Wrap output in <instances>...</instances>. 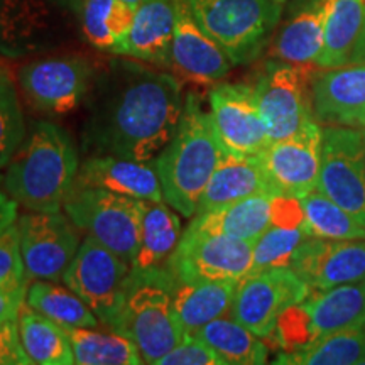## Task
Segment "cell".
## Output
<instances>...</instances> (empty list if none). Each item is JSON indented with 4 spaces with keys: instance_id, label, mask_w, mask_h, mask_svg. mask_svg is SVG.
<instances>
[{
    "instance_id": "cell-1",
    "label": "cell",
    "mask_w": 365,
    "mask_h": 365,
    "mask_svg": "<svg viewBox=\"0 0 365 365\" xmlns=\"http://www.w3.org/2000/svg\"><path fill=\"white\" fill-rule=\"evenodd\" d=\"M91 102L83 145L93 156L156 161L180 127L181 83L134 63H113Z\"/></svg>"
},
{
    "instance_id": "cell-2",
    "label": "cell",
    "mask_w": 365,
    "mask_h": 365,
    "mask_svg": "<svg viewBox=\"0 0 365 365\" xmlns=\"http://www.w3.org/2000/svg\"><path fill=\"white\" fill-rule=\"evenodd\" d=\"M78 171L70 134L51 122H38L7 164L4 186L29 212H59L76 188Z\"/></svg>"
},
{
    "instance_id": "cell-3",
    "label": "cell",
    "mask_w": 365,
    "mask_h": 365,
    "mask_svg": "<svg viewBox=\"0 0 365 365\" xmlns=\"http://www.w3.org/2000/svg\"><path fill=\"white\" fill-rule=\"evenodd\" d=\"M223 153L212 117L200 98L190 93L176 135L156 158L164 202L182 217H195Z\"/></svg>"
},
{
    "instance_id": "cell-4",
    "label": "cell",
    "mask_w": 365,
    "mask_h": 365,
    "mask_svg": "<svg viewBox=\"0 0 365 365\" xmlns=\"http://www.w3.org/2000/svg\"><path fill=\"white\" fill-rule=\"evenodd\" d=\"M176 282L168 267L130 269L127 276L124 303L113 330L134 341L144 364L158 365L185 339L173 299Z\"/></svg>"
},
{
    "instance_id": "cell-5",
    "label": "cell",
    "mask_w": 365,
    "mask_h": 365,
    "mask_svg": "<svg viewBox=\"0 0 365 365\" xmlns=\"http://www.w3.org/2000/svg\"><path fill=\"white\" fill-rule=\"evenodd\" d=\"M195 19L234 65L262 53L281 19V0H190Z\"/></svg>"
},
{
    "instance_id": "cell-6",
    "label": "cell",
    "mask_w": 365,
    "mask_h": 365,
    "mask_svg": "<svg viewBox=\"0 0 365 365\" xmlns=\"http://www.w3.org/2000/svg\"><path fill=\"white\" fill-rule=\"evenodd\" d=\"M63 208L81 232L132 266L139 249L145 202L102 188H75Z\"/></svg>"
},
{
    "instance_id": "cell-7",
    "label": "cell",
    "mask_w": 365,
    "mask_h": 365,
    "mask_svg": "<svg viewBox=\"0 0 365 365\" xmlns=\"http://www.w3.org/2000/svg\"><path fill=\"white\" fill-rule=\"evenodd\" d=\"M313 71L309 65L269 61L254 85L255 102L266 124L269 144L294 135L309 122L313 112Z\"/></svg>"
},
{
    "instance_id": "cell-8",
    "label": "cell",
    "mask_w": 365,
    "mask_h": 365,
    "mask_svg": "<svg viewBox=\"0 0 365 365\" xmlns=\"http://www.w3.org/2000/svg\"><path fill=\"white\" fill-rule=\"evenodd\" d=\"M252 264L254 242L186 228L166 267L180 282L242 281Z\"/></svg>"
},
{
    "instance_id": "cell-9",
    "label": "cell",
    "mask_w": 365,
    "mask_h": 365,
    "mask_svg": "<svg viewBox=\"0 0 365 365\" xmlns=\"http://www.w3.org/2000/svg\"><path fill=\"white\" fill-rule=\"evenodd\" d=\"M130 264L91 237L80 244L63 281L97 314L100 325L113 330L124 303Z\"/></svg>"
},
{
    "instance_id": "cell-10",
    "label": "cell",
    "mask_w": 365,
    "mask_h": 365,
    "mask_svg": "<svg viewBox=\"0 0 365 365\" xmlns=\"http://www.w3.org/2000/svg\"><path fill=\"white\" fill-rule=\"evenodd\" d=\"M317 190L365 227V139L355 127L322 129V163Z\"/></svg>"
},
{
    "instance_id": "cell-11",
    "label": "cell",
    "mask_w": 365,
    "mask_h": 365,
    "mask_svg": "<svg viewBox=\"0 0 365 365\" xmlns=\"http://www.w3.org/2000/svg\"><path fill=\"white\" fill-rule=\"evenodd\" d=\"M308 294V284L291 267L250 272L239 281L230 318L266 339L276 330L281 314L307 299Z\"/></svg>"
},
{
    "instance_id": "cell-12",
    "label": "cell",
    "mask_w": 365,
    "mask_h": 365,
    "mask_svg": "<svg viewBox=\"0 0 365 365\" xmlns=\"http://www.w3.org/2000/svg\"><path fill=\"white\" fill-rule=\"evenodd\" d=\"M93 70L78 54L34 59L21 66L17 81L27 102L41 112L65 115L80 107L90 91Z\"/></svg>"
},
{
    "instance_id": "cell-13",
    "label": "cell",
    "mask_w": 365,
    "mask_h": 365,
    "mask_svg": "<svg viewBox=\"0 0 365 365\" xmlns=\"http://www.w3.org/2000/svg\"><path fill=\"white\" fill-rule=\"evenodd\" d=\"M27 279L59 281L80 249V228L61 212H29L17 218Z\"/></svg>"
},
{
    "instance_id": "cell-14",
    "label": "cell",
    "mask_w": 365,
    "mask_h": 365,
    "mask_svg": "<svg viewBox=\"0 0 365 365\" xmlns=\"http://www.w3.org/2000/svg\"><path fill=\"white\" fill-rule=\"evenodd\" d=\"M210 117L225 153L234 156H259L269 145L254 86L220 83L210 91Z\"/></svg>"
},
{
    "instance_id": "cell-15",
    "label": "cell",
    "mask_w": 365,
    "mask_h": 365,
    "mask_svg": "<svg viewBox=\"0 0 365 365\" xmlns=\"http://www.w3.org/2000/svg\"><path fill=\"white\" fill-rule=\"evenodd\" d=\"M259 158L277 195L303 198L317 190L322 163L319 122H309L294 135L271 143Z\"/></svg>"
},
{
    "instance_id": "cell-16",
    "label": "cell",
    "mask_w": 365,
    "mask_h": 365,
    "mask_svg": "<svg viewBox=\"0 0 365 365\" xmlns=\"http://www.w3.org/2000/svg\"><path fill=\"white\" fill-rule=\"evenodd\" d=\"M175 38L171 68L176 75L196 85H215L225 78L234 63L215 39L205 33L195 19L190 0H173Z\"/></svg>"
},
{
    "instance_id": "cell-17",
    "label": "cell",
    "mask_w": 365,
    "mask_h": 365,
    "mask_svg": "<svg viewBox=\"0 0 365 365\" xmlns=\"http://www.w3.org/2000/svg\"><path fill=\"white\" fill-rule=\"evenodd\" d=\"M289 267L307 282L309 293L365 279V239L327 240L308 237Z\"/></svg>"
},
{
    "instance_id": "cell-18",
    "label": "cell",
    "mask_w": 365,
    "mask_h": 365,
    "mask_svg": "<svg viewBox=\"0 0 365 365\" xmlns=\"http://www.w3.org/2000/svg\"><path fill=\"white\" fill-rule=\"evenodd\" d=\"M312 95L319 124L365 127V63L319 73L313 78Z\"/></svg>"
},
{
    "instance_id": "cell-19",
    "label": "cell",
    "mask_w": 365,
    "mask_h": 365,
    "mask_svg": "<svg viewBox=\"0 0 365 365\" xmlns=\"http://www.w3.org/2000/svg\"><path fill=\"white\" fill-rule=\"evenodd\" d=\"M76 188H102L143 202H164L156 161L90 156L80 166Z\"/></svg>"
},
{
    "instance_id": "cell-20",
    "label": "cell",
    "mask_w": 365,
    "mask_h": 365,
    "mask_svg": "<svg viewBox=\"0 0 365 365\" xmlns=\"http://www.w3.org/2000/svg\"><path fill=\"white\" fill-rule=\"evenodd\" d=\"M274 193L259 156H234L223 153L200 200L196 215L228 207L249 196Z\"/></svg>"
},
{
    "instance_id": "cell-21",
    "label": "cell",
    "mask_w": 365,
    "mask_h": 365,
    "mask_svg": "<svg viewBox=\"0 0 365 365\" xmlns=\"http://www.w3.org/2000/svg\"><path fill=\"white\" fill-rule=\"evenodd\" d=\"M175 38L173 0H143L118 56L171 68V46Z\"/></svg>"
},
{
    "instance_id": "cell-22",
    "label": "cell",
    "mask_w": 365,
    "mask_h": 365,
    "mask_svg": "<svg viewBox=\"0 0 365 365\" xmlns=\"http://www.w3.org/2000/svg\"><path fill=\"white\" fill-rule=\"evenodd\" d=\"M314 340L330 333L365 328V279L327 291H314L301 301Z\"/></svg>"
},
{
    "instance_id": "cell-23",
    "label": "cell",
    "mask_w": 365,
    "mask_h": 365,
    "mask_svg": "<svg viewBox=\"0 0 365 365\" xmlns=\"http://www.w3.org/2000/svg\"><path fill=\"white\" fill-rule=\"evenodd\" d=\"M331 0H312L282 26L271 46V56L291 65H317L325 43Z\"/></svg>"
},
{
    "instance_id": "cell-24",
    "label": "cell",
    "mask_w": 365,
    "mask_h": 365,
    "mask_svg": "<svg viewBox=\"0 0 365 365\" xmlns=\"http://www.w3.org/2000/svg\"><path fill=\"white\" fill-rule=\"evenodd\" d=\"M239 281L176 282L175 309L185 335H196L213 319L230 313Z\"/></svg>"
},
{
    "instance_id": "cell-25",
    "label": "cell",
    "mask_w": 365,
    "mask_h": 365,
    "mask_svg": "<svg viewBox=\"0 0 365 365\" xmlns=\"http://www.w3.org/2000/svg\"><path fill=\"white\" fill-rule=\"evenodd\" d=\"M274 193H259L228 207L195 215L188 228L255 242L271 227V202Z\"/></svg>"
},
{
    "instance_id": "cell-26",
    "label": "cell",
    "mask_w": 365,
    "mask_h": 365,
    "mask_svg": "<svg viewBox=\"0 0 365 365\" xmlns=\"http://www.w3.org/2000/svg\"><path fill=\"white\" fill-rule=\"evenodd\" d=\"M135 11L137 6L125 0H80L81 33L93 48L118 54L134 24Z\"/></svg>"
},
{
    "instance_id": "cell-27",
    "label": "cell",
    "mask_w": 365,
    "mask_h": 365,
    "mask_svg": "<svg viewBox=\"0 0 365 365\" xmlns=\"http://www.w3.org/2000/svg\"><path fill=\"white\" fill-rule=\"evenodd\" d=\"M181 239V220L166 202H145L140 240L130 269L166 267Z\"/></svg>"
},
{
    "instance_id": "cell-28",
    "label": "cell",
    "mask_w": 365,
    "mask_h": 365,
    "mask_svg": "<svg viewBox=\"0 0 365 365\" xmlns=\"http://www.w3.org/2000/svg\"><path fill=\"white\" fill-rule=\"evenodd\" d=\"M22 349L31 364L71 365L75 364L71 341L65 327L24 304L17 318Z\"/></svg>"
},
{
    "instance_id": "cell-29",
    "label": "cell",
    "mask_w": 365,
    "mask_h": 365,
    "mask_svg": "<svg viewBox=\"0 0 365 365\" xmlns=\"http://www.w3.org/2000/svg\"><path fill=\"white\" fill-rule=\"evenodd\" d=\"M365 21V0H331L325 26V43L317 66L322 70L350 63Z\"/></svg>"
},
{
    "instance_id": "cell-30",
    "label": "cell",
    "mask_w": 365,
    "mask_h": 365,
    "mask_svg": "<svg viewBox=\"0 0 365 365\" xmlns=\"http://www.w3.org/2000/svg\"><path fill=\"white\" fill-rule=\"evenodd\" d=\"M75 364L78 365H139V349L124 333L97 328H66Z\"/></svg>"
},
{
    "instance_id": "cell-31",
    "label": "cell",
    "mask_w": 365,
    "mask_h": 365,
    "mask_svg": "<svg viewBox=\"0 0 365 365\" xmlns=\"http://www.w3.org/2000/svg\"><path fill=\"white\" fill-rule=\"evenodd\" d=\"M26 304L65 328H97V314L70 287L36 279L27 286Z\"/></svg>"
},
{
    "instance_id": "cell-32",
    "label": "cell",
    "mask_w": 365,
    "mask_h": 365,
    "mask_svg": "<svg viewBox=\"0 0 365 365\" xmlns=\"http://www.w3.org/2000/svg\"><path fill=\"white\" fill-rule=\"evenodd\" d=\"M196 336L212 346L227 364L261 365L267 362L269 350L261 336L254 335L234 318L213 319L198 330Z\"/></svg>"
},
{
    "instance_id": "cell-33",
    "label": "cell",
    "mask_w": 365,
    "mask_h": 365,
    "mask_svg": "<svg viewBox=\"0 0 365 365\" xmlns=\"http://www.w3.org/2000/svg\"><path fill=\"white\" fill-rule=\"evenodd\" d=\"M277 364L365 365V328L318 336L312 344L281 355Z\"/></svg>"
},
{
    "instance_id": "cell-34",
    "label": "cell",
    "mask_w": 365,
    "mask_h": 365,
    "mask_svg": "<svg viewBox=\"0 0 365 365\" xmlns=\"http://www.w3.org/2000/svg\"><path fill=\"white\" fill-rule=\"evenodd\" d=\"M299 200L304 212V230L309 237L327 240L365 239V227L322 191L313 190Z\"/></svg>"
},
{
    "instance_id": "cell-35",
    "label": "cell",
    "mask_w": 365,
    "mask_h": 365,
    "mask_svg": "<svg viewBox=\"0 0 365 365\" xmlns=\"http://www.w3.org/2000/svg\"><path fill=\"white\" fill-rule=\"evenodd\" d=\"M308 237L304 228L271 225L254 242L252 272L272 267H289L296 250Z\"/></svg>"
},
{
    "instance_id": "cell-36",
    "label": "cell",
    "mask_w": 365,
    "mask_h": 365,
    "mask_svg": "<svg viewBox=\"0 0 365 365\" xmlns=\"http://www.w3.org/2000/svg\"><path fill=\"white\" fill-rule=\"evenodd\" d=\"M26 137L24 115L9 75L0 76V170L6 168Z\"/></svg>"
},
{
    "instance_id": "cell-37",
    "label": "cell",
    "mask_w": 365,
    "mask_h": 365,
    "mask_svg": "<svg viewBox=\"0 0 365 365\" xmlns=\"http://www.w3.org/2000/svg\"><path fill=\"white\" fill-rule=\"evenodd\" d=\"M27 274L21 252L17 222L0 234V286L27 287Z\"/></svg>"
},
{
    "instance_id": "cell-38",
    "label": "cell",
    "mask_w": 365,
    "mask_h": 365,
    "mask_svg": "<svg viewBox=\"0 0 365 365\" xmlns=\"http://www.w3.org/2000/svg\"><path fill=\"white\" fill-rule=\"evenodd\" d=\"M158 365H227V362L200 336L185 335Z\"/></svg>"
},
{
    "instance_id": "cell-39",
    "label": "cell",
    "mask_w": 365,
    "mask_h": 365,
    "mask_svg": "<svg viewBox=\"0 0 365 365\" xmlns=\"http://www.w3.org/2000/svg\"><path fill=\"white\" fill-rule=\"evenodd\" d=\"M26 9L21 0H0V51L6 54L21 49L26 38Z\"/></svg>"
},
{
    "instance_id": "cell-40",
    "label": "cell",
    "mask_w": 365,
    "mask_h": 365,
    "mask_svg": "<svg viewBox=\"0 0 365 365\" xmlns=\"http://www.w3.org/2000/svg\"><path fill=\"white\" fill-rule=\"evenodd\" d=\"M0 365H31L22 349L17 319L0 323Z\"/></svg>"
},
{
    "instance_id": "cell-41",
    "label": "cell",
    "mask_w": 365,
    "mask_h": 365,
    "mask_svg": "<svg viewBox=\"0 0 365 365\" xmlns=\"http://www.w3.org/2000/svg\"><path fill=\"white\" fill-rule=\"evenodd\" d=\"M271 225L304 228V212L296 196L274 195L271 202Z\"/></svg>"
},
{
    "instance_id": "cell-42",
    "label": "cell",
    "mask_w": 365,
    "mask_h": 365,
    "mask_svg": "<svg viewBox=\"0 0 365 365\" xmlns=\"http://www.w3.org/2000/svg\"><path fill=\"white\" fill-rule=\"evenodd\" d=\"M27 287L0 286V323L19 318L22 307L26 304Z\"/></svg>"
},
{
    "instance_id": "cell-43",
    "label": "cell",
    "mask_w": 365,
    "mask_h": 365,
    "mask_svg": "<svg viewBox=\"0 0 365 365\" xmlns=\"http://www.w3.org/2000/svg\"><path fill=\"white\" fill-rule=\"evenodd\" d=\"M17 208H19V203L7 193L6 186H4V176L0 175V234L17 222L19 218Z\"/></svg>"
},
{
    "instance_id": "cell-44",
    "label": "cell",
    "mask_w": 365,
    "mask_h": 365,
    "mask_svg": "<svg viewBox=\"0 0 365 365\" xmlns=\"http://www.w3.org/2000/svg\"><path fill=\"white\" fill-rule=\"evenodd\" d=\"M359 63H365V21L362 29H360L357 43L354 46V51L352 56H350L349 65H359Z\"/></svg>"
},
{
    "instance_id": "cell-45",
    "label": "cell",
    "mask_w": 365,
    "mask_h": 365,
    "mask_svg": "<svg viewBox=\"0 0 365 365\" xmlns=\"http://www.w3.org/2000/svg\"><path fill=\"white\" fill-rule=\"evenodd\" d=\"M2 75H9L7 73V65H6V61H4L2 58H0V76Z\"/></svg>"
},
{
    "instance_id": "cell-46",
    "label": "cell",
    "mask_w": 365,
    "mask_h": 365,
    "mask_svg": "<svg viewBox=\"0 0 365 365\" xmlns=\"http://www.w3.org/2000/svg\"><path fill=\"white\" fill-rule=\"evenodd\" d=\"M125 2H130V4H134V6H139V4L143 2V0H125Z\"/></svg>"
},
{
    "instance_id": "cell-47",
    "label": "cell",
    "mask_w": 365,
    "mask_h": 365,
    "mask_svg": "<svg viewBox=\"0 0 365 365\" xmlns=\"http://www.w3.org/2000/svg\"><path fill=\"white\" fill-rule=\"evenodd\" d=\"M281 2H282V4H284V2H286V0H281Z\"/></svg>"
},
{
    "instance_id": "cell-48",
    "label": "cell",
    "mask_w": 365,
    "mask_h": 365,
    "mask_svg": "<svg viewBox=\"0 0 365 365\" xmlns=\"http://www.w3.org/2000/svg\"><path fill=\"white\" fill-rule=\"evenodd\" d=\"M364 139H365V132H364Z\"/></svg>"
}]
</instances>
